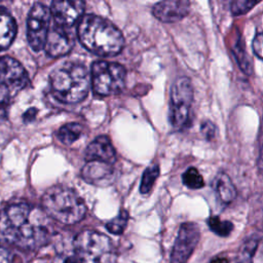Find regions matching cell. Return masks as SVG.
<instances>
[{
	"mask_svg": "<svg viewBox=\"0 0 263 263\" xmlns=\"http://www.w3.org/2000/svg\"><path fill=\"white\" fill-rule=\"evenodd\" d=\"M0 234L9 243L36 250L45 246L51 235L46 213L28 203H14L0 213Z\"/></svg>",
	"mask_w": 263,
	"mask_h": 263,
	"instance_id": "obj_1",
	"label": "cell"
},
{
	"mask_svg": "<svg viewBox=\"0 0 263 263\" xmlns=\"http://www.w3.org/2000/svg\"><path fill=\"white\" fill-rule=\"evenodd\" d=\"M77 34L86 49L102 57L119 53L124 44L121 32L112 23L93 14H86L80 20Z\"/></svg>",
	"mask_w": 263,
	"mask_h": 263,
	"instance_id": "obj_2",
	"label": "cell"
},
{
	"mask_svg": "<svg viewBox=\"0 0 263 263\" xmlns=\"http://www.w3.org/2000/svg\"><path fill=\"white\" fill-rule=\"evenodd\" d=\"M49 81L53 97L65 104L81 102L87 96L91 82L87 69L72 62L57 67L51 72Z\"/></svg>",
	"mask_w": 263,
	"mask_h": 263,
	"instance_id": "obj_3",
	"label": "cell"
},
{
	"mask_svg": "<svg viewBox=\"0 0 263 263\" xmlns=\"http://www.w3.org/2000/svg\"><path fill=\"white\" fill-rule=\"evenodd\" d=\"M41 203L42 210L48 217L66 225L80 222L86 213L85 204L78 194L61 185L47 189Z\"/></svg>",
	"mask_w": 263,
	"mask_h": 263,
	"instance_id": "obj_4",
	"label": "cell"
},
{
	"mask_svg": "<svg viewBox=\"0 0 263 263\" xmlns=\"http://www.w3.org/2000/svg\"><path fill=\"white\" fill-rule=\"evenodd\" d=\"M73 246L82 263H111L113 260L112 241L100 232L84 230L75 237Z\"/></svg>",
	"mask_w": 263,
	"mask_h": 263,
	"instance_id": "obj_5",
	"label": "cell"
},
{
	"mask_svg": "<svg viewBox=\"0 0 263 263\" xmlns=\"http://www.w3.org/2000/svg\"><path fill=\"white\" fill-rule=\"evenodd\" d=\"M29 82L25 68L10 57H0V114H4L11 99Z\"/></svg>",
	"mask_w": 263,
	"mask_h": 263,
	"instance_id": "obj_6",
	"label": "cell"
},
{
	"mask_svg": "<svg viewBox=\"0 0 263 263\" xmlns=\"http://www.w3.org/2000/svg\"><path fill=\"white\" fill-rule=\"evenodd\" d=\"M125 77V69L118 63L98 61L91 66V85L99 96L106 97L120 92L124 86Z\"/></svg>",
	"mask_w": 263,
	"mask_h": 263,
	"instance_id": "obj_7",
	"label": "cell"
},
{
	"mask_svg": "<svg viewBox=\"0 0 263 263\" xmlns=\"http://www.w3.org/2000/svg\"><path fill=\"white\" fill-rule=\"evenodd\" d=\"M193 102V86L191 80L182 76L175 80L171 89L168 119L176 129L185 128L190 120V111Z\"/></svg>",
	"mask_w": 263,
	"mask_h": 263,
	"instance_id": "obj_8",
	"label": "cell"
},
{
	"mask_svg": "<svg viewBox=\"0 0 263 263\" xmlns=\"http://www.w3.org/2000/svg\"><path fill=\"white\" fill-rule=\"evenodd\" d=\"M50 9L42 3H34L27 21V38L34 51L44 48L50 24Z\"/></svg>",
	"mask_w": 263,
	"mask_h": 263,
	"instance_id": "obj_9",
	"label": "cell"
},
{
	"mask_svg": "<svg viewBox=\"0 0 263 263\" xmlns=\"http://www.w3.org/2000/svg\"><path fill=\"white\" fill-rule=\"evenodd\" d=\"M200 237V230L193 222L183 223L178 231L172 254L171 263H186L195 250Z\"/></svg>",
	"mask_w": 263,
	"mask_h": 263,
	"instance_id": "obj_10",
	"label": "cell"
},
{
	"mask_svg": "<svg viewBox=\"0 0 263 263\" xmlns=\"http://www.w3.org/2000/svg\"><path fill=\"white\" fill-rule=\"evenodd\" d=\"M85 3L83 1H53L50 13L53 24L69 29L83 17Z\"/></svg>",
	"mask_w": 263,
	"mask_h": 263,
	"instance_id": "obj_11",
	"label": "cell"
},
{
	"mask_svg": "<svg viewBox=\"0 0 263 263\" xmlns=\"http://www.w3.org/2000/svg\"><path fill=\"white\" fill-rule=\"evenodd\" d=\"M73 43L74 41L69 29L53 24L49 28L44 48L49 57L59 58L67 54L71 50Z\"/></svg>",
	"mask_w": 263,
	"mask_h": 263,
	"instance_id": "obj_12",
	"label": "cell"
},
{
	"mask_svg": "<svg viewBox=\"0 0 263 263\" xmlns=\"http://www.w3.org/2000/svg\"><path fill=\"white\" fill-rule=\"evenodd\" d=\"M190 10V2L187 0H165L156 3L152 12L162 23H176L184 18Z\"/></svg>",
	"mask_w": 263,
	"mask_h": 263,
	"instance_id": "obj_13",
	"label": "cell"
},
{
	"mask_svg": "<svg viewBox=\"0 0 263 263\" xmlns=\"http://www.w3.org/2000/svg\"><path fill=\"white\" fill-rule=\"evenodd\" d=\"M82 178L96 186H107L113 179V167L110 163L90 160L87 161L81 171Z\"/></svg>",
	"mask_w": 263,
	"mask_h": 263,
	"instance_id": "obj_14",
	"label": "cell"
},
{
	"mask_svg": "<svg viewBox=\"0 0 263 263\" xmlns=\"http://www.w3.org/2000/svg\"><path fill=\"white\" fill-rule=\"evenodd\" d=\"M85 158L87 161L98 160L112 164L115 160V150L111 141L106 136H99L86 148Z\"/></svg>",
	"mask_w": 263,
	"mask_h": 263,
	"instance_id": "obj_15",
	"label": "cell"
},
{
	"mask_svg": "<svg viewBox=\"0 0 263 263\" xmlns=\"http://www.w3.org/2000/svg\"><path fill=\"white\" fill-rule=\"evenodd\" d=\"M16 34V25L11 14L0 7V50L10 46Z\"/></svg>",
	"mask_w": 263,
	"mask_h": 263,
	"instance_id": "obj_16",
	"label": "cell"
},
{
	"mask_svg": "<svg viewBox=\"0 0 263 263\" xmlns=\"http://www.w3.org/2000/svg\"><path fill=\"white\" fill-rule=\"evenodd\" d=\"M215 190L220 198V200L224 203H230L236 197V188L233 185L231 179L225 173H220L215 179Z\"/></svg>",
	"mask_w": 263,
	"mask_h": 263,
	"instance_id": "obj_17",
	"label": "cell"
},
{
	"mask_svg": "<svg viewBox=\"0 0 263 263\" xmlns=\"http://www.w3.org/2000/svg\"><path fill=\"white\" fill-rule=\"evenodd\" d=\"M232 52L237 61V64L239 66V68L241 69V71L245 74L251 75L253 73V64H252V60L250 59L248 52L245 49V45L242 40L239 38L238 35V39L235 41V43L232 46Z\"/></svg>",
	"mask_w": 263,
	"mask_h": 263,
	"instance_id": "obj_18",
	"label": "cell"
},
{
	"mask_svg": "<svg viewBox=\"0 0 263 263\" xmlns=\"http://www.w3.org/2000/svg\"><path fill=\"white\" fill-rule=\"evenodd\" d=\"M82 132H83V127L81 124L77 122H71L63 125L59 129L58 138L62 143L66 145H71L80 138V136L82 135Z\"/></svg>",
	"mask_w": 263,
	"mask_h": 263,
	"instance_id": "obj_19",
	"label": "cell"
},
{
	"mask_svg": "<svg viewBox=\"0 0 263 263\" xmlns=\"http://www.w3.org/2000/svg\"><path fill=\"white\" fill-rule=\"evenodd\" d=\"M259 245V239L255 236L248 238L239 248L236 263H252L256 250Z\"/></svg>",
	"mask_w": 263,
	"mask_h": 263,
	"instance_id": "obj_20",
	"label": "cell"
},
{
	"mask_svg": "<svg viewBox=\"0 0 263 263\" xmlns=\"http://www.w3.org/2000/svg\"><path fill=\"white\" fill-rule=\"evenodd\" d=\"M159 176V166L158 164H151L149 165L143 173L142 180H141V185H140V191L143 194L148 193L151 189L152 186L154 185V182Z\"/></svg>",
	"mask_w": 263,
	"mask_h": 263,
	"instance_id": "obj_21",
	"label": "cell"
},
{
	"mask_svg": "<svg viewBox=\"0 0 263 263\" xmlns=\"http://www.w3.org/2000/svg\"><path fill=\"white\" fill-rule=\"evenodd\" d=\"M209 227L219 236H228L233 230V224L230 221L221 220L217 216H213L208 220Z\"/></svg>",
	"mask_w": 263,
	"mask_h": 263,
	"instance_id": "obj_22",
	"label": "cell"
},
{
	"mask_svg": "<svg viewBox=\"0 0 263 263\" xmlns=\"http://www.w3.org/2000/svg\"><path fill=\"white\" fill-rule=\"evenodd\" d=\"M183 184L190 189H200L204 186V181L200 173L195 167H189L182 176Z\"/></svg>",
	"mask_w": 263,
	"mask_h": 263,
	"instance_id": "obj_23",
	"label": "cell"
},
{
	"mask_svg": "<svg viewBox=\"0 0 263 263\" xmlns=\"http://www.w3.org/2000/svg\"><path fill=\"white\" fill-rule=\"evenodd\" d=\"M127 221H128V214L126 211L122 210L114 219H112L106 224V228L109 232L118 235L124 231L127 225Z\"/></svg>",
	"mask_w": 263,
	"mask_h": 263,
	"instance_id": "obj_24",
	"label": "cell"
},
{
	"mask_svg": "<svg viewBox=\"0 0 263 263\" xmlns=\"http://www.w3.org/2000/svg\"><path fill=\"white\" fill-rule=\"evenodd\" d=\"M258 2L251 0H235L231 2L230 8L234 15H241L250 11Z\"/></svg>",
	"mask_w": 263,
	"mask_h": 263,
	"instance_id": "obj_25",
	"label": "cell"
},
{
	"mask_svg": "<svg viewBox=\"0 0 263 263\" xmlns=\"http://www.w3.org/2000/svg\"><path fill=\"white\" fill-rule=\"evenodd\" d=\"M201 134L208 141H213L217 136V127L212 121H203L200 127Z\"/></svg>",
	"mask_w": 263,
	"mask_h": 263,
	"instance_id": "obj_26",
	"label": "cell"
},
{
	"mask_svg": "<svg viewBox=\"0 0 263 263\" xmlns=\"http://www.w3.org/2000/svg\"><path fill=\"white\" fill-rule=\"evenodd\" d=\"M254 53L261 60H263V33H258L252 43Z\"/></svg>",
	"mask_w": 263,
	"mask_h": 263,
	"instance_id": "obj_27",
	"label": "cell"
},
{
	"mask_svg": "<svg viewBox=\"0 0 263 263\" xmlns=\"http://www.w3.org/2000/svg\"><path fill=\"white\" fill-rule=\"evenodd\" d=\"M257 165H258L259 172L263 174V128L260 137V149H259V157L257 160Z\"/></svg>",
	"mask_w": 263,
	"mask_h": 263,
	"instance_id": "obj_28",
	"label": "cell"
},
{
	"mask_svg": "<svg viewBox=\"0 0 263 263\" xmlns=\"http://www.w3.org/2000/svg\"><path fill=\"white\" fill-rule=\"evenodd\" d=\"M12 256L10 252L2 247H0V263H11Z\"/></svg>",
	"mask_w": 263,
	"mask_h": 263,
	"instance_id": "obj_29",
	"label": "cell"
},
{
	"mask_svg": "<svg viewBox=\"0 0 263 263\" xmlns=\"http://www.w3.org/2000/svg\"><path fill=\"white\" fill-rule=\"evenodd\" d=\"M63 263H82L78 257H70L67 258Z\"/></svg>",
	"mask_w": 263,
	"mask_h": 263,
	"instance_id": "obj_30",
	"label": "cell"
},
{
	"mask_svg": "<svg viewBox=\"0 0 263 263\" xmlns=\"http://www.w3.org/2000/svg\"><path fill=\"white\" fill-rule=\"evenodd\" d=\"M32 110H33V108H31L30 110H28L26 113H25V115H24V119L26 120V121H30L31 119H32V117H34V115L36 114V113H34V114H32L31 112H32Z\"/></svg>",
	"mask_w": 263,
	"mask_h": 263,
	"instance_id": "obj_31",
	"label": "cell"
},
{
	"mask_svg": "<svg viewBox=\"0 0 263 263\" xmlns=\"http://www.w3.org/2000/svg\"><path fill=\"white\" fill-rule=\"evenodd\" d=\"M211 263H228V259L224 258V257H220V258H215L211 261Z\"/></svg>",
	"mask_w": 263,
	"mask_h": 263,
	"instance_id": "obj_32",
	"label": "cell"
}]
</instances>
